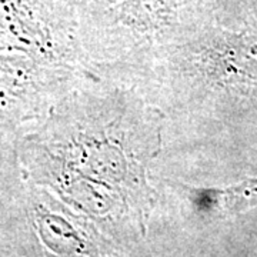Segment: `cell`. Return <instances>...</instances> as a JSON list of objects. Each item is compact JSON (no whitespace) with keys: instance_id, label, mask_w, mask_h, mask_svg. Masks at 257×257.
<instances>
[{"instance_id":"1","label":"cell","mask_w":257,"mask_h":257,"mask_svg":"<svg viewBox=\"0 0 257 257\" xmlns=\"http://www.w3.org/2000/svg\"><path fill=\"white\" fill-rule=\"evenodd\" d=\"M45 64L0 50V135L19 139L22 124L46 111L56 76Z\"/></svg>"},{"instance_id":"2","label":"cell","mask_w":257,"mask_h":257,"mask_svg":"<svg viewBox=\"0 0 257 257\" xmlns=\"http://www.w3.org/2000/svg\"><path fill=\"white\" fill-rule=\"evenodd\" d=\"M59 0H0V50L50 63L60 52Z\"/></svg>"},{"instance_id":"3","label":"cell","mask_w":257,"mask_h":257,"mask_svg":"<svg viewBox=\"0 0 257 257\" xmlns=\"http://www.w3.org/2000/svg\"><path fill=\"white\" fill-rule=\"evenodd\" d=\"M19 139L0 135V256L33 253L29 196L22 182Z\"/></svg>"}]
</instances>
